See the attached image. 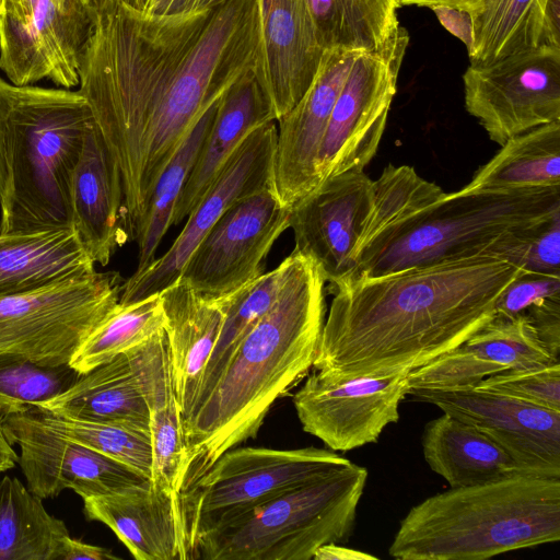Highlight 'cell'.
Returning a JSON list of instances; mask_svg holds the SVG:
<instances>
[{
	"mask_svg": "<svg viewBox=\"0 0 560 560\" xmlns=\"http://www.w3.org/2000/svg\"><path fill=\"white\" fill-rule=\"evenodd\" d=\"M69 535L65 522L23 482L0 479V560H59Z\"/></svg>",
	"mask_w": 560,
	"mask_h": 560,
	"instance_id": "obj_33",
	"label": "cell"
},
{
	"mask_svg": "<svg viewBox=\"0 0 560 560\" xmlns=\"http://www.w3.org/2000/svg\"><path fill=\"white\" fill-rule=\"evenodd\" d=\"M33 407L67 419L150 431L149 408L125 353L80 374L68 389Z\"/></svg>",
	"mask_w": 560,
	"mask_h": 560,
	"instance_id": "obj_30",
	"label": "cell"
},
{
	"mask_svg": "<svg viewBox=\"0 0 560 560\" xmlns=\"http://www.w3.org/2000/svg\"><path fill=\"white\" fill-rule=\"evenodd\" d=\"M8 105L9 187L0 234L72 228L70 187L94 122L79 91L18 86L0 78Z\"/></svg>",
	"mask_w": 560,
	"mask_h": 560,
	"instance_id": "obj_6",
	"label": "cell"
},
{
	"mask_svg": "<svg viewBox=\"0 0 560 560\" xmlns=\"http://www.w3.org/2000/svg\"><path fill=\"white\" fill-rule=\"evenodd\" d=\"M467 112L500 147L515 136L560 120V48L540 46L489 62L463 75Z\"/></svg>",
	"mask_w": 560,
	"mask_h": 560,
	"instance_id": "obj_11",
	"label": "cell"
},
{
	"mask_svg": "<svg viewBox=\"0 0 560 560\" xmlns=\"http://www.w3.org/2000/svg\"><path fill=\"white\" fill-rule=\"evenodd\" d=\"M335 451L236 447L223 453L187 491L180 493L189 541L222 527L254 508L343 466Z\"/></svg>",
	"mask_w": 560,
	"mask_h": 560,
	"instance_id": "obj_8",
	"label": "cell"
},
{
	"mask_svg": "<svg viewBox=\"0 0 560 560\" xmlns=\"http://www.w3.org/2000/svg\"><path fill=\"white\" fill-rule=\"evenodd\" d=\"M70 211L71 225L94 264L106 266L129 240L120 172L95 121L72 175Z\"/></svg>",
	"mask_w": 560,
	"mask_h": 560,
	"instance_id": "obj_23",
	"label": "cell"
},
{
	"mask_svg": "<svg viewBox=\"0 0 560 560\" xmlns=\"http://www.w3.org/2000/svg\"><path fill=\"white\" fill-rule=\"evenodd\" d=\"M218 102L197 121L154 185L136 237L138 265L132 276L143 272L156 258L158 247L172 225L173 212L178 196L194 166L199 149L212 126Z\"/></svg>",
	"mask_w": 560,
	"mask_h": 560,
	"instance_id": "obj_35",
	"label": "cell"
},
{
	"mask_svg": "<svg viewBox=\"0 0 560 560\" xmlns=\"http://www.w3.org/2000/svg\"><path fill=\"white\" fill-rule=\"evenodd\" d=\"M125 354L150 412L151 483L179 493L185 459L184 419L164 328Z\"/></svg>",
	"mask_w": 560,
	"mask_h": 560,
	"instance_id": "obj_24",
	"label": "cell"
},
{
	"mask_svg": "<svg viewBox=\"0 0 560 560\" xmlns=\"http://www.w3.org/2000/svg\"><path fill=\"white\" fill-rule=\"evenodd\" d=\"M431 9L441 24L454 36L458 37L465 44L467 51H469L472 45V28L469 12L444 5H435Z\"/></svg>",
	"mask_w": 560,
	"mask_h": 560,
	"instance_id": "obj_43",
	"label": "cell"
},
{
	"mask_svg": "<svg viewBox=\"0 0 560 560\" xmlns=\"http://www.w3.org/2000/svg\"><path fill=\"white\" fill-rule=\"evenodd\" d=\"M524 272L485 255L343 281L331 287L313 368L335 378L418 369L486 325Z\"/></svg>",
	"mask_w": 560,
	"mask_h": 560,
	"instance_id": "obj_2",
	"label": "cell"
},
{
	"mask_svg": "<svg viewBox=\"0 0 560 560\" xmlns=\"http://www.w3.org/2000/svg\"><path fill=\"white\" fill-rule=\"evenodd\" d=\"M474 387L560 411L559 361L524 369L505 370L486 377Z\"/></svg>",
	"mask_w": 560,
	"mask_h": 560,
	"instance_id": "obj_39",
	"label": "cell"
},
{
	"mask_svg": "<svg viewBox=\"0 0 560 560\" xmlns=\"http://www.w3.org/2000/svg\"><path fill=\"white\" fill-rule=\"evenodd\" d=\"M278 128L273 121L253 130L230 158L214 183L192 209L179 235L160 258L140 275L124 282L119 303H132L178 280L188 257L235 202L273 188V162Z\"/></svg>",
	"mask_w": 560,
	"mask_h": 560,
	"instance_id": "obj_15",
	"label": "cell"
},
{
	"mask_svg": "<svg viewBox=\"0 0 560 560\" xmlns=\"http://www.w3.org/2000/svg\"><path fill=\"white\" fill-rule=\"evenodd\" d=\"M275 120L273 106L255 71L243 75L224 92L218 102L212 126L178 196L172 225L189 215L247 136Z\"/></svg>",
	"mask_w": 560,
	"mask_h": 560,
	"instance_id": "obj_25",
	"label": "cell"
},
{
	"mask_svg": "<svg viewBox=\"0 0 560 560\" xmlns=\"http://www.w3.org/2000/svg\"><path fill=\"white\" fill-rule=\"evenodd\" d=\"M469 14L470 63L540 46L560 48V0H479Z\"/></svg>",
	"mask_w": 560,
	"mask_h": 560,
	"instance_id": "obj_28",
	"label": "cell"
},
{
	"mask_svg": "<svg viewBox=\"0 0 560 560\" xmlns=\"http://www.w3.org/2000/svg\"><path fill=\"white\" fill-rule=\"evenodd\" d=\"M7 100L0 90V201L5 197L9 187V168L5 149Z\"/></svg>",
	"mask_w": 560,
	"mask_h": 560,
	"instance_id": "obj_47",
	"label": "cell"
},
{
	"mask_svg": "<svg viewBox=\"0 0 560 560\" xmlns=\"http://www.w3.org/2000/svg\"><path fill=\"white\" fill-rule=\"evenodd\" d=\"M84 2L96 20L98 16L113 13L121 4L145 13L150 0H84Z\"/></svg>",
	"mask_w": 560,
	"mask_h": 560,
	"instance_id": "obj_48",
	"label": "cell"
},
{
	"mask_svg": "<svg viewBox=\"0 0 560 560\" xmlns=\"http://www.w3.org/2000/svg\"><path fill=\"white\" fill-rule=\"evenodd\" d=\"M369 472L350 459L200 536L195 559L311 560L317 548L352 533Z\"/></svg>",
	"mask_w": 560,
	"mask_h": 560,
	"instance_id": "obj_7",
	"label": "cell"
},
{
	"mask_svg": "<svg viewBox=\"0 0 560 560\" xmlns=\"http://www.w3.org/2000/svg\"><path fill=\"white\" fill-rule=\"evenodd\" d=\"M558 214L560 186L443 191L360 246L345 281L475 256L504 259Z\"/></svg>",
	"mask_w": 560,
	"mask_h": 560,
	"instance_id": "obj_4",
	"label": "cell"
},
{
	"mask_svg": "<svg viewBox=\"0 0 560 560\" xmlns=\"http://www.w3.org/2000/svg\"><path fill=\"white\" fill-rule=\"evenodd\" d=\"M15 464H18V454L4 432L3 413L0 408V472L13 468Z\"/></svg>",
	"mask_w": 560,
	"mask_h": 560,
	"instance_id": "obj_49",
	"label": "cell"
},
{
	"mask_svg": "<svg viewBox=\"0 0 560 560\" xmlns=\"http://www.w3.org/2000/svg\"><path fill=\"white\" fill-rule=\"evenodd\" d=\"M559 361L527 315L494 316L452 350L408 374V389L476 386L495 373ZM407 393V392H406Z\"/></svg>",
	"mask_w": 560,
	"mask_h": 560,
	"instance_id": "obj_20",
	"label": "cell"
},
{
	"mask_svg": "<svg viewBox=\"0 0 560 560\" xmlns=\"http://www.w3.org/2000/svg\"><path fill=\"white\" fill-rule=\"evenodd\" d=\"M560 186V120L506 141L465 189H529Z\"/></svg>",
	"mask_w": 560,
	"mask_h": 560,
	"instance_id": "obj_32",
	"label": "cell"
},
{
	"mask_svg": "<svg viewBox=\"0 0 560 560\" xmlns=\"http://www.w3.org/2000/svg\"><path fill=\"white\" fill-rule=\"evenodd\" d=\"M421 445L427 464L451 488L526 475L497 442L444 412L425 424Z\"/></svg>",
	"mask_w": 560,
	"mask_h": 560,
	"instance_id": "obj_29",
	"label": "cell"
},
{
	"mask_svg": "<svg viewBox=\"0 0 560 560\" xmlns=\"http://www.w3.org/2000/svg\"><path fill=\"white\" fill-rule=\"evenodd\" d=\"M290 211L273 188L235 202L192 250L178 279L212 302L233 294L264 273L272 245L289 229Z\"/></svg>",
	"mask_w": 560,
	"mask_h": 560,
	"instance_id": "obj_12",
	"label": "cell"
},
{
	"mask_svg": "<svg viewBox=\"0 0 560 560\" xmlns=\"http://www.w3.org/2000/svg\"><path fill=\"white\" fill-rule=\"evenodd\" d=\"M278 296L238 343L207 399L184 420L179 493L214 462L255 438L273 402L313 366L325 322V277L310 256L283 259Z\"/></svg>",
	"mask_w": 560,
	"mask_h": 560,
	"instance_id": "obj_3",
	"label": "cell"
},
{
	"mask_svg": "<svg viewBox=\"0 0 560 560\" xmlns=\"http://www.w3.org/2000/svg\"><path fill=\"white\" fill-rule=\"evenodd\" d=\"M176 395L183 419L190 413L206 365L219 338L223 313L182 280L160 292Z\"/></svg>",
	"mask_w": 560,
	"mask_h": 560,
	"instance_id": "obj_26",
	"label": "cell"
},
{
	"mask_svg": "<svg viewBox=\"0 0 560 560\" xmlns=\"http://www.w3.org/2000/svg\"><path fill=\"white\" fill-rule=\"evenodd\" d=\"M535 327L540 340L555 357L560 351V299L546 300L530 306L525 313Z\"/></svg>",
	"mask_w": 560,
	"mask_h": 560,
	"instance_id": "obj_42",
	"label": "cell"
},
{
	"mask_svg": "<svg viewBox=\"0 0 560 560\" xmlns=\"http://www.w3.org/2000/svg\"><path fill=\"white\" fill-rule=\"evenodd\" d=\"M408 39L404 31L392 46L355 56L320 144L318 185L340 173L363 171L375 156L396 94Z\"/></svg>",
	"mask_w": 560,
	"mask_h": 560,
	"instance_id": "obj_13",
	"label": "cell"
},
{
	"mask_svg": "<svg viewBox=\"0 0 560 560\" xmlns=\"http://www.w3.org/2000/svg\"><path fill=\"white\" fill-rule=\"evenodd\" d=\"M406 395L475 427L503 447L526 475L560 478V411L474 386L416 388Z\"/></svg>",
	"mask_w": 560,
	"mask_h": 560,
	"instance_id": "obj_17",
	"label": "cell"
},
{
	"mask_svg": "<svg viewBox=\"0 0 560 560\" xmlns=\"http://www.w3.org/2000/svg\"><path fill=\"white\" fill-rule=\"evenodd\" d=\"M69 364L46 366L26 358L0 353V408L20 412L68 389L79 377Z\"/></svg>",
	"mask_w": 560,
	"mask_h": 560,
	"instance_id": "obj_38",
	"label": "cell"
},
{
	"mask_svg": "<svg viewBox=\"0 0 560 560\" xmlns=\"http://www.w3.org/2000/svg\"><path fill=\"white\" fill-rule=\"evenodd\" d=\"M377 557L364 551L347 548L337 542L325 544L317 548L313 560H375Z\"/></svg>",
	"mask_w": 560,
	"mask_h": 560,
	"instance_id": "obj_46",
	"label": "cell"
},
{
	"mask_svg": "<svg viewBox=\"0 0 560 560\" xmlns=\"http://www.w3.org/2000/svg\"><path fill=\"white\" fill-rule=\"evenodd\" d=\"M359 52L325 51L317 74L302 98L278 119L273 187L291 209L318 186L317 158L329 117Z\"/></svg>",
	"mask_w": 560,
	"mask_h": 560,
	"instance_id": "obj_19",
	"label": "cell"
},
{
	"mask_svg": "<svg viewBox=\"0 0 560 560\" xmlns=\"http://www.w3.org/2000/svg\"><path fill=\"white\" fill-rule=\"evenodd\" d=\"M550 299H560V277L524 272L502 292L494 316L514 317Z\"/></svg>",
	"mask_w": 560,
	"mask_h": 560,
	"instance_id": "obj_41",
	"label": "cell"
},
{
	"mask_svg": "<svg viewBox=\"0 0 560 560\" xmlns=\"http://www.w3.org/2000/svg\"><path fill=\"white\" fill-rule=\"evenodd\" d=\"M224 0H150L147 14L176 15L209 9Z\"/></svg>",
	"mask_w": 560,
	"mask_h": 560,
	"instance_id": "obj_45",
	"label": "cell"
},
{
	"mask_svg": "<svg viewBox=\"0 0 560 560\" xmlns=\"http://www.w3.org/2000/svg\"><path fill=\"white\" fill-rule=\"evenodd\" d=\"M504 259L525 272L560 277V214L509 250Z\"/></svg>",
	"mask_w": 560,
	"mask_h": 560,
	"instance_id": "obj_40",
	"label": "cell"
},
{
	"mask_svg": "<svg viewBox=\"0 0 560 560\" xmlns=\"http://www.w3.org/2000/svg\"><path fill=\"white\" fill-rule=\"evenodd\" d=\"M163 328L160 293L128 304L118 303L75 350L69 365L84 374L142 343Z\"/></svg>",
	"mask_w": 560,
	"mask_h": 560,
	"instance_id": "obj_36",
	"label": "cell"
},
{
	"mask_svg": "<svg viewBox=\"0 0 560 560\" xmlns=\"http://www.w3.org/2000/svg\"><path fill=\"white\" fill-rule=\"evenodd\" d=\"M83 513L109 527L137 560L192 559L180 493L151 483L83 499Z\"/></svg>",
	"mask_w": 560,
	"mask_h": 560,
	"instance_id": "obj_22",
	"label": "cell"
},
{
	"mask_svg": "<svg viewBox=\"0 0 560 560\" xmlns=\"http://www.w3.org/2000/svg\"><path fill=\"white\" fill-rule=\"evenodd\" d=\"M124 282L117 271H95L0 296V353L46 366L69 364L80 345L119 303Z\"/></svg>",
	"mask_w": 560,
	"mask_h": 560,
	"instance_id": "obj_9",
	"label": "cell"
},
{
	"mask_svg": "<svg viewBox=\"0 0 560 560\" xmlns=\"http://www.w3.org/2000/svg\"><path fill=\"white\" fill-rule=\"evenodd\" d=\"M30 408L55 431L126 464L151 479L152 443L149 430L129 424L72 420Z\"/></svg>",
	"mask_w": 560,
	"mask_h": 560,
	"instance_id": "obj_37",
	"label": "cell"
},
{
	"mask_svg": "<svg viewBox=\"0 0 560 560\" xmlns=\"http://www.w3.org/2000/svg\"><path fill=\"white\" fill-rule=\"evenodd\" d=\"M261 55L256 75L277 120L292 109L313 83L324 48L306 0H257Z\"/></svg>",
	"mask_w": 560,
	"mask_h": 560,
	"instance_id": "obj_21",
	"label": "cell"
},
{
	"mask_svg": "<svg viewBox=\"0 0 560 560\" xmlns=\"http://www.w3.org/2000/svg\"><path fill=\"white\" fill-rule=\"evenodd\" d=\"M479 0H398L399 7L401 5H420V7H435L444 5L456 8L465 11H472Z\"/></svg>",
	"mask_w": 560,
	"mask_h": 560,
	"instance_id": "obj_50",
	"label": "cell"
},
{
	"mask_svg": "<svg viewBox=\"0 0 560 560\" xmlns=\"http://www.w3.org/2000/svg\"><path fill=\"white\" fill-rule=\"evenodd\" d=\"M260 55L257 0L176 15L121 4L96 18L79 93L119 168L129 240L185 138L232 84L256 72Z\"/></svg>",
	"mask_w": 560,
	"mask_h": 560,
	"instance_id": "obj_1",
	"label": "cell"
},
{
	"mask_svg": "<svg viewBox=\"0 0 560 560\" xmlns=\"http://www.w3.org/2000/svg\"><path fill=\"white\" fill-rule=\"evenodd\" d=\"M372 202L373 180L363 171H348L326 178L291 208L294 250L314 259L330 288L353 271Z\"/></svg>",
	"mask_w": 560,
	"mask_h": 560,
	"instance_id": "obj_18",
	"label": "cell"
},
{
	"mask_svg": "<svg viewBox=\"0 0 560 560\" xmlns=\"http://www.w3.org/2000/svg\"><path fill=\"white\" fill-rule=\"evenodd\" d=\"M117 560L112 550L70 537L65 539L59 560Z\"/></svg>",
	"mask_w": 560,
	"mask_h": 560,
	"instance_id": "obj_44",
	"label": "cell"
},
{
	"mask_svg": "<svg viewBox=\"0 0 560 560\" xmlns=\"http://www.w3.org/2000/svg\"><path fill=\"white\" fill-rule=\"evenodd\" d=\"M95 271L73 228L0 234V296Z\"/></svg>",
	"mask_w": 560,
	"mask_h": 560,
	"instance_id": "obj_27",
	"label": "cell"
},
{
	"mask_svg": "<svg viewBox=\"0 0 560 560\" xmlns=\"http://www.w3.org/2000/svg\"><path fill=\"white\" fill-rule=\"evenodd\" d=\"M560 539V478L518 475L451 488L412 506L389 546L399 560H485Z\"/></svg>",
	"mask_w": 560,
	"mask_h": 560,
	"instance_id": "obj_5",
	"label": "cell"
},
{
	"mask_svg": "<svg viewBox=\"0 0 560 560\" xmlns=\"http://www.w3.org/2000/svg\"><path fill=\"white\" fill-rule=\"evenodd\" d=\"M409 372L335 378L315 371L293 396L303 430L331 451L377 442L383 430L399 419Z\"/></svg>",
	"mask_w": 560,
	"mask_h": 560,
	"instance_id": "obj_16",
	"label": "cell"
},
{
	"mask_svg": "<svg viewBox=\"0 0 560 560\" xmlns=\"http://www.w3.org/2000/svg\"><path fill=\"white\" fill-rule=\"evenodd\" d=\"M94 24L84 0H0V69L18 86H77Z\"/></svg>",
	"mask_w": 560,
	"mask_h": 560,
	"instance_id": "obj_10",
	"label": "cell"
},
{
	"mask_svg": "<svg viewBox=\"0 0 560 560\" xmlns=\"http://www.w3.org/2000/svg\"><path fill=\"white\" fill-rule=\"evenodd\" d=\"M325 51H380L404 33L398 0H306Z\"/></svg>",
	"mask_w": 560,
	"mask_h": 560,
	"instance_id": "obj_31",
	"label": "cell"
},
{
	"mask_svg": "<svg viewBox=\"0 0 560 560\" xmlns=\"http://www.w3.org/2000/svg\"><path fill=\"white\" fill-rule=\"evenodd\" d=\"M284 270L285 264L282 260L277 268L264 272L233 294L215 302L223 313L222 327L190 413L207 399L238 343L276 301Z\"/></svg>",
	"mask_w": 560,
	"mask_h": 560,
	"instance_id": "obj_34",
	"label": "cell"
},
{
	"mask_svg": "<svg viewBox=\"0 0 560 560\" xmlns=\"http://www.w3.org/2000/svg\"><path fill=\"white\" fill-rule=\"evenodd\" d=\"M3 427L20 448L18 464L26 487L40 499L66 489L86 499L151 485L135 468L55 431L32 408L3 415Z\"/></svg>",
	"mask_w": 560,
	"mask_h": 560,
	"instance_id": "obj_14",
	"label": "cell"
}]
</instances>
